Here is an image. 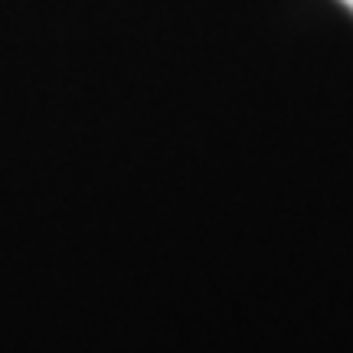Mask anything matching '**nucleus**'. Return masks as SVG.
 I'll list each match as a JSON object with an SVG mask.
<instances>
[{"label":"nucleus","mask_w":353,"mask_h":353,"mask_svg":"<svg viewBox=\"0 0 353 353\" xmlns=\"http://www.w3.org/2000/svg\"><path fill=\"white\" fill-rule=\"evenodd\" d=\"M341 3H343V7H347V10L353 13V0H341Z\"/></svg>","instance_id":"1"}]
</instances>
